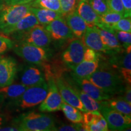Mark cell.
<instances>
[{
	"mask_svg": "<svg viewBox=\"0 0 131 131\" xmlns=\"http://www.w3.org/2000/svg\"><path fill=\"white\" fill-rule=\"evenodd\" d=\"M29 87L23 84H10L0 88V95L9 100H15L18 98Z\"/></svg>",
	"mask_w": 131,
	"mask_h": 131,
	"instance_id": "obj_24",
	"label": "cell"
},
{
	"mask_svg": "<svg viewBox=\"0 0 131 131\" xmlns=\"http://www.w3.org/2000/svg\"><path fill=\"white\" fill-rule=\"evenodd\" d=\"M66 22L76 38H80L84 34L87 26L85 21L75 10L66 16Z\"/></svg>",
	"mask_w": 131,
	"mask_h": 131,
	"instance_id": "obj_21",
	"label": "cell"
},
{
	"mask_svg": "<svg viewBox=\"0 0 131 131\" xmlns=\"http://www.w3.org/2000/svg\"><path fill=\"white\" fill-rule=\"evenodd\" d=\"M85 1H88V0H85Z\"/></svg>",
	"mask_w": 131,
	"mask_h": 131,
	"instance_id": "obj_42",
	"label": "cell"
},
{
	"mask_svg": "<svg viewBox=\"0 0 131 131\" xmlns=\"http://www.w3.org/2000/svg\"><path fill=\"white\" fill-rule=\"evenodd\" d=\"M61 109L63 111L67 119L72 122L73 123H83V115L81 113V111L77 108L70 105L68 103H65L64 101H63Z\"/></svg>",
	"mask_w": 131,
	"mask_h": 131,
	"instance_id": "obj_27",
	"label": "cell"
},
{
	"mask_svg": "<svg viewBox=\"0 0 131 131\" xmlns=\"http://www.w3.org/2000/svg\"><path fill=\"white\" fill-rule=\"evenodd\" d=\"M30 11L35 15L39 23L42 26H46L54 19L63 17L61 13L43 8L31 7Z\"/></svg>",
	"mask_w": 131,
	"mask_h": 131,
	"instance_id": "obj_23",
	"label": "cell"
},
{
	"mask_svg": "<svg viewBox=\"0 0 131 131\" xmlns=\"http://www.w3.org/2000/svg\"><path fill=\"white\" fill-rule=\"evenodd\" d=\"M5 1H7V0H5Z\"/></svg>",
	"mask_w": 131,
	"mask_h": 131,
	"instance_id": "obj_43",
	"label": "cell"
},
{
	"mask_svg": "<svg viewBox=\"0 0 131 131\" xmlns=\"http://www.w3.org/2000/svg\"><path fill=\"white\" fill-rule=\"evenodd\" d=\"M100 35L103 45L111 52V54L117 53L123 50L122 46L114 34V30L109 27H105L101 24L96 26Z\"/></svg>",
	"mask_w": 131,
	"mask_h": 131,
	"instance_id": "obj_18",
	"label": "cell"
},
{
	"mask_svg": "<svg viewBox=\"0 0 131 131\" xmlns=\"http://www.w3.org/2000/svg\"><path fill=\"white\" fill-rule=\"evenodd\" d=\"M93 84L106 94L113 96L123 92L125 86L123 78L119 72L112 66H98L95 71L87 78Z\"/></svg>",
	"mask_w": 131,
	"mask_h": 131,
	"instance_id": "obj_1",
	"label": "cell"
},
{
	"mask_svg": "<svg viewBox=\"0 0 131 131\" xmlns=\"http://www.w3.org/2000/svg\"><path fill=\"white\" fill-rule=\"evenodd\" d=\"M99 60L95 61L83 60L81 63L71 68L73 70V73L72 74L78 78H87L98 68L99 66Z\"/></svg>",
	"mask_w": 131,
	"mask_h": 131,
	"instance_id": "obj_22",
	"label": "cell"
},
{
	"mask_svg": "<svg viewBox=\"0 0 131 131\" xmlns=\"http://www.w3.org/2000/svg\"><path fill=\"white\" fill-rule=\"evenodd\" d=\"M111 28L115 30L124 31L131 33L130 17H123L117 23L111 26Z\"/></svg>",
	"mask_w": 131,
	"mask_h": 131,
	"instance_id": "obj_32",
	"label": "cell"
},
{
	"mask_svg": "<svg viewBox=\"0 0 131 131\" xmlns=\"http://www.w3.org/2000/svg\"><path fill=\"white\" fill-rule=\"evenodd\" d=\"M99 60L98 54L96 53V51L89 47H86L84 53L83 60L86 61H95Z\"/></svg>",
	"mask_w": 131,
	"mask_h": 131,
	"instance_id": "obj_37",
	"label": "cell"
},
{
	"mask_svg": "<svg viewBox=\"0 0 131 131\" xmlns=\"http://www.w3.org/2000/svg\"><path fill=\"white\" fill-rule=\"evenodd\" d=\"M45 78L48 84V92L40 104L39 111L42 112H52L61 110L63 100L55 83V77L47 72L45 74Z\"/></svg>",
	"mask_w": 131,
	"mask_h": 131,
	"instance_id": "obj_6",
	"label": "cell"
},
{
	"mask_svg": "<svg viewBox=\"0 0 131 131\" xmlns=\"http://www.w3.org/2000/svg\"><path fill=\"white\" fill-rule=\"evenodd\" d=\"M81 40L86 47L93 49L96 52L111 54L110 51L103 45L100 35L96 26L94 27H87Z\"/></svg>",
	"mask_w": 131,
	"mask_h": 131,
	"instance_id": "obj_15",
	"label": "cell"
},
{
	"mask_svg": "<svg viewBox=\"0 0 131 131\" xmlns=\"http://www.w3.org/2000/svg\"><path fill=\"white\" fill-rule=\"evenodd\" d=\"M13 49L18 56L26 61L34 64H43L50 56L49 50L47 48L36 46L26 42H19L17 45H14Z\"/></svg>",
	"mask_w": 131,
	"mask_h": 131,
	"instance_id": "obj_5",
	"label": "cell"
},
{
	"mask_svg": "<svg viewBox=\"0 0 131 131\" xmlns=\"http://www.w3.org/2000/svg\"><path fill=\"white\" fill-rule=\"evenodd\" d=\"M88 1L92 8L99 16L109 11L106 0H88Z\"/></svg>",
	"mask_w": 131,
	"mask_h": 131,
	"instance_id": "obj_31",
	"label": "cell"
},
{
	"mask_svg": "<svg viewBox=\"0 0 131 131\" xmlns=\"http://www.w3.org/2000/svg\"><path fill=\"white\" fill-rule=\"evenodd\" d=\"M72 77L73 81L76 82L78 86L80 87L82 91L96 101H106L112 97V96L106 94L87 78L77 77L73 74H72Z\"/></svg>",
	"mask_w": 131,
	"mask_h": 131,
	"instance_id": "obj_16",
	"label": "cell"
},
{
	"mask_svg": "<svg viewBox=\"0 0 131 131\" xmlns=\"http://www.w3.org/2000/svg\"><path fill=\"white\" fill-rule=\"evenodd\" d=\"M30 5L31 7L43 8L61 13L60 0H34Z\"/></svg>",
	"mask_w": 131,
	"mask_h": 131,
	"instance_id": "obj_28",
	"label": "cell"
},
{
	"mask_svg": "<svg viewBox=\"0 0 131 131\" xmlns=\"http://www.w3.org/2000/svg\"><path fill=\"white\" fill-rule=\"evenodd\" d=\"M83 124L86 131H107V124L100 111L84 112Z\"/></svg>",
	"mask_w": 131,
	"mask_h": 131,
	"instance_id": "obj_17",
	"label": "cell"
},
{
	"mask_svg": "<svg viewBox=\"0 0 131 131\" xmlns=\"http://www.w3.org/2000/svg\"><path fill=\"white\" fill-rule=\"evenodd\" d=\"M57 130L60 131H77V130H85L83 123H78L71 124H66L57 128Z\"/></svg>",
	"mask_w": 131,
	"mask_h": 131,
	"instance_id": "obj_36",
	"label": "cell"
},
{
	"mask_svg": "<svg viewBox=\"0 0 131 131\" xmlns=\"http://www.w3.org/2000/svg\"><path fill=\"white\" fill-rule=\"evenodd\" d=\"M109 11L122 14L124 17V9L121 0H106Z\"/></svg>",
	"mask_w": 131,
	"mask_h": 131,
	"instance_id": "obj_35",
	"label": "cell"
},
{
	"mask_svg": "<svg viewBox=\"0 0 131 131\" xmlns=\"http://www.w3.org/2000/svg\"><path fill=\"white\" fill-rule=\"evenodd\" d=\"M48 89L46 81L36 86L29 87L18 98L15 100V104L23 110L37 106L45 99Z\"/></svg>",
	"mask_w": 131,
	"mask_h": 131,
	"instance_id": "obj_3",
	"label": "cell"
},
{
	"mask_svg": "<svg viewBox=\"0 0 131 131\" xmlns=\"http://www.w3.org/2000/svg\"><path fill=\"white\" fill-rule=\"evenodd\" d=\"M100 112L103 116L107 124L108 128L111 130H126L130 129L131 117L118 112L106 103V101H101Z\"/></svg>",
	"mask_w": 131,
	"mask_h": 131,
	"instance_id": "obj_7",
	"label": "cell"
},
{
	"mask_svg": "<svg viewBox=\"0 0 131 131\" xmlns=\"http://www.w3.org/2000/svg\"><path fill=\"white\" fill-rule=\"evenodd\" d=\"M106 103L107 106L118 112L131 117V104L127 103L122 96L117 97L112 96L110 99L106 101Z\"/></svg>",
	"mask_w": 131,
	"mask_h": 131,
	"instance_id": "obj_26",
	"label": "cell"
},
{
	"mask_svg": "<svg viewBox=\"0 0 131 131\" xmlns=\"http://www.w3.org/2000/svg\"><path fill=\"white\" fill-rule=\"evenodd\" d=\"M130 84H127L126 86H125V89H124L123 92L124 95L122 96L123 98L127 101V103H129V104H131V88H130Z\"/></svg>",
	"mask_w": 131,
	"mask_h": 131,
	"instance_id": "obj_39",
	"label": "cell"
},
{
	"mask_svg": "<svg viewBox=\"0 0 131 131\" xmlns=\"http://www.w3.org/2000/svg\"><path fill=\"white\" fill-rule=\"evenodd\" d=\"M126 50L125 53L119 58L114 54L110 62L112 67L118 69L124 81L131 84V46Z\"/></svg>",
	"mask_w": 131,
	"mask_h": 131,
	"instance_id": "obj_14",
	"label": "cell"
},
{
	"mask_svg": "<svg viewBox=\"0 0 131 131\" xmlns=\"http://www.w3.org/2000/svg\"><path fill=\"white\" fill-rule=\"evenodd\" d=\"M39 24L40 23L35 15L30 11L14 26L3 30L1 32L5 35H14L15 38L18 39L20 36Z\"/></svg>",
	"mask_w": 131,
	"mask_h": 131,
	"instance_id": "obj_12",
	"label": "cell"
},
{
	"mask_svg": "<svg viewBox=\"0 0 131 131\" xmlns=\"http://www.w3.org/2000/svg\"><path fill=\"white\" fill-rule=\"evenodd\" d=\"M15 130H19L18 127H12V126L0 127V131H15Z\"/></svg>",
	"mask_w": 131,
	"mask_h": 131,
	"instance_id": "obj_41",
	"label": "cell"
},
{
	"mask_svg": "<svg viewBox=\"0 0 131 131\" xmlns=\"http://www.w3.org/2000/svg\"><path fill=\"white\" fill-rule=\"evenodd\" d=\"M19 42H26L40 47L47 48L50 43L52 39L44 26L37 25L33 27L27 32L20 36L18 38Z\"/></svg>",
	"mask_w": 131,
	"mask_h": 131,
	"instance_id": "obj_9",
	"label": "cell"
},
{
	"mask_svg": "<svg viewBox=\"0 0 131 131\" xmlns=\"http://www.w3.org/2000/svg\"><path fill=\"white\" fill-rule=\"evenodd\" d=\"M76 10L88 27H94L100 23V16L92 8L88 1L80 0Z\"/></svg>",
	"mask_w": 131,
	"mask_h": 131,
	"instance_id": "obj_19",
	"label": "cell"
},
{
	"mask_svg": "<svg viewBox=\"0 0 131 131\" xmlns=\"http://www.w3.org/2000/svg\"><path fill=\"white\" fill-rule=\"evenodd\" d=\"M114 30V34L119 43L124 49H127L131 46V33L124 31Z\"/></svg>",
	"mask_w": 131,
	"mask_h": 131,
	"instance_id": "obj_33",
	"label": "cell"
},
{
	"mask_svg": "<svg viewBox=\"0 0 131 131\" xmlns=\"http://www.w3.org/2000/svg\"><path fill=\"white\" fill-rule=\"evenodd\" d=\"M124 9V17L131 16V0H121Z\"/></svg>",
	"mask_w": 131,
	"mask_h": 131,
	"instance_id": "obj_38",
	"label": "cell"
},
{
	"mask_svg": "<svg viewBox=\"0 0 131 131\" xmlns=\"http://www.w3.org/2000/svg\"><path fill=\"white\" fill-rule=\"evenodd\" d=\"M22 131L57 130L54 119L49 115L30 112L21 116L18 126Z\"/></svg>",
	"mask_w": 131,
	"mask_h": 131,
	"instance_id": "obj_2",
	"label": "cell"
},
{
	"mask_svg": "<svg viewBox=\"0 0 131 131\" xmlns=\"http://www.w3.org/2000/svg\"><path fill=\"white\" fill-rule=\"evenodd\" d=\"M75 91L77 93L80 100L83 103V106L86 109L87 112H92V111H99L101 107V101H96L84 91H82L78 88L77 85L73 84Z\"/></svg>",
	"mask_w": 131,
	"mask_h": 131,
	"instance_id": "obj_25",
	"label": "cell"
},
{
	"mask_svg": "<svg viewBox=\"0 0 131 131\" xmlns=\"http://www.w3.org/2000/svg\"><path fill=\"white\" fill-rule=\"evenodd\" d=\"M30 3L3 6L0 10V30L2 32L14 26L30 12Z\"/></svg>",
	"mask_w": 131,
	"mask_h": 131,
	"instance_id": "obj_4",
	"label": "cell"
},
{
	"mask_svg": "<svg viewBox=\"0 0 131 131\" xmlns=\"http://www.w3.org/2000/svg\"><path fill=\"white\" fill-rule=\"evenodd\" d=\"M86 47L80 38H73L62 54V59L68 66L72 68L83 60Z\"/></svg>",
	"mask_w": 131,
	"mask_h": 131,
	"instance_id": "obj_10",
	"label": "cell"
},
{
	"mask_svg": "<svg viewBox=\"0 0 131 131\" xmlns=\"http://www.w3.org/2000/svg\"><path fill=\"white\" fill-rule=\"evenodd\" d=\"M21 84L28 87L36 86L46 81L45 75L40 69L35 66L27 67L21 76Z\"/></svg>",
	"mask_w": 131,
	"mask_h": 131,
	"instance_id": "obj_20",
	"label": "cell"
},
{
	"mask_svg": "<svg viewBox=\"0 0 131 131\" xmlns=\"http://www.w3.org/2000/svg\"><path fill=\"white\" fill-rule=\"evenodd\" d=\"M52 40L58 41L72 40L75 38L72 32L63 17L54 19L45 26Z\"/></svg>",
	"mask_w": 131,
	"mask_h": 131,
	"instance_id": "obj_11",
	"label": "cell"
},
{
	"mask_svg": "<svg viewBox=\"0 0 131 131\" xmlns=\"http://www.w3.org/2000/svg\"><path fill=\"white\" fill-rule=\"evenodd\" d=\"M14 45V42L6 35L0 34V55L13 49Z\"/></svg>",
	"mask_w": 131,
	"mask_h": 131,
	"instance_id": "obj_34",
	"label": "cell"
},
{
	"mask_svg": "<svg viewBox=\"0 0 131 131\" xmlns=\"http://www.w3.org/2000/svg\"><path fill=\"white\" fill-rule=\"evenodd\" d=\"M17 72L15 60L10 57H0V88L12 84Z\"/></svg>",
	"mask_w": 131,
	"mask_h": 131,
	"instance_id": "obj_13",
	"label": "cell"
},
{
	"mask_svg": "<svg viewBox=\"0 0 131 131\" xmlns=\"http://www.w3.org/2000/svg\"><path fill=\"white\" fill-rule=\"evenodd\" d=\"M34 0H7L6 1L7 4L13 5V4H24L30 3Z\"/></svg>",
	"mask_w": 131,
	"mask_h": 131,
	"instance_id": "obj_40",
	"label": "cell"
},
{
	"mask_svg": "<svg viewBox=\"0 0 131 131\" xmlns=\"http://www.w3.org/2000/svg\"><path fill=\"white\" fill-rule=\"evenodd\" d=\"M55 80L63 101L77 108L81 112H87L86 109L80 100L77 93L75 91L73 84L61 76L57 77V78H55Z\"/></svg>",
	"mask_w": 131,
	"mask_h": 131,
	"instance_id": "obj_8",
	"label": "cell"
},
{
	"mask_svg": "<svg viewBox=\"0 0 131 131\" xmlns=\"http://www.w3.org/2000/svg\"><path fill=\"white\" fill-rule=\"evenodd\" d=\"M80 0H60L61 14L63 17L75 12Z\"/></svg>",
	"mask_w": 131,
	"mask_h": 131,
	"instance_id": "obj_30",
	"label": "cell"
},
{
	"mask_svg": "<svg viewBox=\"0 0 131 131\" xmlns=\"http://www.w3.org/2000/svg\"><path fill=\"white\" fill-rule=\"evenodd\" d=\"M124 17V15L119 13L112 12V11H109L106 14L100 16V23L103 26L105 27H111L112 24H114L122 18Z\"/></svg>",
	"mask_w": 131,
	"mask_h": 131,
	"instance_id": "obj_29",
	"label": "cell"
}]
</instances>
